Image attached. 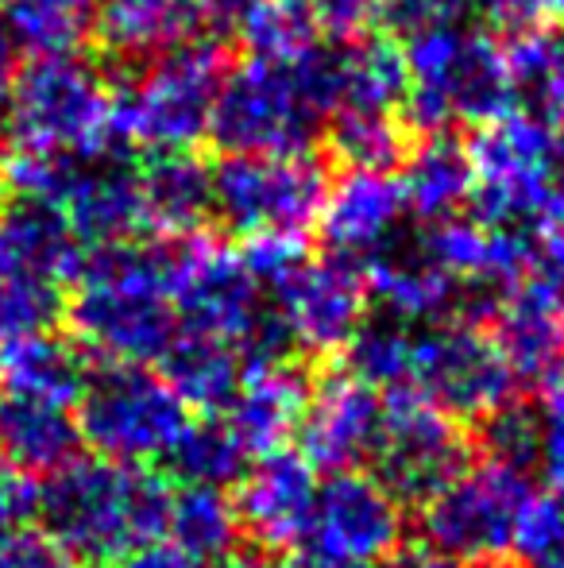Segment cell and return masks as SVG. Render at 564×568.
Returning a JSON list of instances; mask_svg holds the SVG:
<instances>
[{
  "instance_id": "cell-26",
  "label": "cell",
  "mask_w": 564,
  "mask_h": 568,
  "mask_svg": "<svg viewBox=\"0 0 564 568\" xmlns=\"http://www.w3.org/2000/svg\"><path fill=\"white\" fill-rule=\"evenodd\" d=\"M136 179L147 229L163 236H189L213 213V166L194 151H151Z\"/></svg>"
},
{
  "instance_id": "cell-54",
  "label": "cell",
  "mask_w": 564,
  "mask_h": 568,
  "mask_svg": "<svg viewBox=\"0 0 564 568\" xmlns=\"http://www.w3.org/2000/svg\"><path fill=\"white\" fill-rule=\"evenodd\" d=\"M0 135H4V98H0Z\"/></svg>"
},
{
  "instance_id": "cell-15",
  "label": "cell",
  "mask_w": 564,
  "mask_h": 568,
  "mask_svg": "<svg viewBox=\"0 0 564 568\" xmlns=\"http://www.w3.org/2000/svg\"><path fill=\"white\" fill-rule=\"evenodd\" d=\"M279 291V317L290 341L306 352H340L363 325L368 310V278L363 263L352 255L306 260Z\"/></svg>"
},
{
  "instance_id": "cell-42",
  "label": "cell",
  "mask_w": 564,
  "mask_h": 568,
  "mask_svg": "<svg viewBox=\"0 0 564 568\" xmlns=\"http://www.w3.org/2000/svg\"><path fill=\"white\" fill-rule=\"evenodd\" d=\"M537 434H542V414H534L522 403H503L488 418H480L483 456L526 471V476L537 460Z\"/></svg>"
},
{
  "instance_id": "cell-29",
  "label": "cell",
  "mask_w": 564,
  "mask_h": 568,
  "mask_svg": "<svg viewBox=\"0 0 564 568\" xmlns=\"http://www.w3.org/2000/svg\"><path fill=\"white\" fill-rule=\"evenodd\" d=\"M85 383H90V372H85L82 348L62 337L35 333V337L0 348V390L70 406L82 398Z\"/></svg>"
},
{
  "instance_id": "cell-22",
  "label": "cell",
  "mask_w": 564,
  "mask_h": 568,
  "mask_svg": "<svg viewBox=\"0 0 564 568\" xmlns=\"http://www.w3.org/2000/svg\"><path fill=\"white\" fill-rule=\"evenodd\" d=\"M62 217L82 240V247H109V244H129L147 229V213H143V194L136 171L121 163H105L82 171L78 166L74 182H70L66 197H62Z\"/></svg>"
},
{
  "instance_id": "cell-37",
  "label": "cell",
  "mask_w": 564,
  "mask_h": 568,
  "mask_svg": "<svg viewBox=\"0 0 564 568\" xmlns=\"http://www.w3.org/2000/svg\"><path fill=\"white\" fill-rule=\"evenodd\" d=\"M236 31H240L252 59L264 62H290L321 43L309 0H252Z\"/></svg>"
},
{
  "instance_id": "cell-3",
  "label": "cell",
  "mask_w": 564,
  "mask_h": 568,
  "mask_svg": "<svg viewBox=\"0 0 564 568\" xmlns=\"http://www.w3.org/2000/svg\"><path fill=\"white\" fill-rule=\"evenodd\" d=\"M225 74V51L213 39H186L151 59L136 82H116L109 93L113 148L140 143L147 151H189L209 135V113Z\"/></svg>"
},
{
  "instance_id": "cell-38",
  "label": "cell",
  "mask_w": 564,
  "mask_h": 568,
  "mask_svg": "<svg viewBox=\"0 0 564 568\" xmlns=\"http://www.w3.org/2000/svg\"><path fill=\"white\" fill-rule=\"evenodd\" d=\"M348 375L363 387L399 390L414 379V337L402 329V322H363L345 344Z\"/></svg>"
},
{
  "instance_id": "cell-6",
  "label": "cell",
  "mask_w": 564,
  "mask_h": 568,
  "mask_svg": "<svg viewBox=\"0 0 564 568\" xmlns=\"http://www.w3.org/2000/svg\"><path fill=\"white\" fill-rule=\"evenodd\" d=\"M78 429L98 456L116 464L166 460L189 426V406L147 367H105L82 390Z\"/></svg>"
},
{
  "instance_id": "cell-12",
  "label": "cell",
  "mask_w": 564,
  "mask_h": 568,
  "mask_svg": "<svg viewBox=\"0 0 564 568\" xmlns=\"http://www.w3.org/2000/svg\"><path fill=\"white\" fill-rule=\"evenodd\" d=\"M171 306L186 333L240 344L256 317L259 283L244 267L240 252L213 244L202 232L174 236V271H171Z\"/></svg>"
},
{
  "instance_id": "cell-50",
  "label": "cell",
  "mask_w": 564,
  "mask_h": 568,
  "mask_svg": "<svg viewBox=\"0 0 564 568\" xmlns=\"http://www.w3.org/2000/svg\"><path fill=\"white\" fill-rule=\"evenodd\" d=\"M248 4L252 0H202V16L217 31H236V23L248 12Z\"/></svg>"
},
{
  "instance_id": "cell-14",
  "label": "cell",
  "mask_w": 564,
  "mask_h": 568,
  "mask_svg": "<svg viewBox=\"0 0 564 568\" xmlns=\"http://www.w3.org/2000/svg\"><path fill=\"white\" fill-rule=\"evenodd\" d=\"M410 82L429 85L444 98L452 120L468 124H491L506 116L514 105L506 54L483 31H425L407 47Z\"/></svg>"
},
{
  "instance_id": "cell-18",
  "label": "cell",
  "mask_w": 564,
  "mask_h": 568,
  "mask_svg": "<svg viewBox=\"0 0 564 568\" xmlns=\"http://www.w3.org/2000/svg\"><path fill=\"white\" fill-rule=\"evenodd\" d=\"M495 341L514 383L550 395L564 383V298L534 283H519L499 298Z\"/></svg>"
},
{
  "instance_id": "cell-28",
  "label": "cell",
  "mask_w": 564,
  "mask_h": 568,
  "mask_svg": "<svg viewBox=\"0 0 564 568\" xmlns=\"http://www.w3.org/2000/svg\"><path fill=\"white\" fill-rule=\"evenodd\" d=\"M506 74H511L514 105L537 124L561 132L564 128V28L542 23L511 36L503 47Z\"/></svg>"
},
{
  "instance_id": "cell-43",
  "label": "cell",
  "mask_w": 564,
  "mask_h": 568,
  "mask_svg": "<svg viewBox=\"0 0 564 568\" xmlns=\"http://www.w3.org/2000/svg\"><path fill=\"white\" fill-rule=\"evenodd\" d=\"M475 0H379L376 20L391 31L394 39H418L425 31L460 28Z\"/></svg>"
},
{
  "instance_id": "cell-4",
  "label": "cell",
  "mask_w": 564,
  "mask_h": 568,
  "mask_svg": "<svg viewBox=\"0 0 564 568\" xmlns=\"http://www.w3.org/2000/svg\"><path fill=\"white\" fill-rule=\"evenodd\" d=\"M4 128L12 148L70 159L116 155L109 132V90L74 54H31L8 82Z\"/></svg>"
},
{
  "instance_id": "cell-5",
  "label": "cell",
  "mask_w": 564,
  "mask_h": 568,
  "mask_svg": "<svg viewBox=\"0 0 564 568\" xmlns=\"http://www.w3.org/2000/svg\"><path fill=\"white\" fill-rule=\"evenodd\" d=\"M472 213L488 229H519L534 221L564 171L561 132L526 113H506L475 132L472 148Z\"/></svg>"
},
{
  "instance_id": "cell-55",
  "label": "cell",
  "mask_w": 564,
  "mask_h": 568,
  "mask_svg": "<svg viewBox=\"0 0 564 568\" xmlns=\"http://www.w3.org/2000/svg\"><path fill=\"white\" fill-rule=\"evenodd\" d=\"M301 568H309V565H301Z\"/></svg>"
},
{
  "instance_id": "cell-52",
  "label": "cell",
  "mask_w": 564,
  "mask_h": 568,
  "mask_svg": "<svg viewBox=\"0 0 564 568\" xmlns=\"http://www.w3.org/2000/svg\"><path fill=\"white\" fill-rule=\"evenodd\" d=\"M213 568H275L271 565V557H264V554H256V549H252V554H225L221 557V561H213Z\"/></svg>"
},
{
  "instance_id": "cell-51",
  "label": "cell",
  "mask_w": 564,
  "mask_h": 568,
  "mask_svg": "<svg viewBox=\"0 0 564 568\" xmlns=\"http://www.w3.org/2000/svg\"><path fill=\"white\" fill-rule=\"evenodd\" d=\"M379 568H457V561L452 557H444L441 549H407V554H394L387 565Z\"/></svg>"
},
{
  "instance_id": "cell-20",
  "label": "cell",
  "mask_w": 564,
  "mask_h": 568,
  "mask_svg": "<svg viewBox=\"0 0 564 568\" xmlns=\"http://www.w3.org/2000/svg\"><path fill=\"white\" fill-rule=\"evenodd\" d=\"M422 252L452 283L480 286V291H495V286H519L526 278L530 263V236L519 229H488L480 221H437L425 232Z\"/></svg>"
},
{
  "instance_id": "cell-39",
  "label": "cell",
  "mask_w": 564,
  "mask_h": 568,
  "mask_svg": "<svg viewBox=\"0 0 564 568\" xmlns=\"http://www.w3.org/2000/svg\"><path fill=\"white\" fill-rule=\"evenodd\" d=\"M522 568H564V495H530L511 534Z\"/></svg>"
},
{
  "instance_id": "cell-2",
  "label": "cell",
  "mask_w": 564,
  "mask_h": 568,
  "mask_svg": "<svg viewBox=\"0 0 564 568\" xmlns=\"http://www.w3.org/2000/svg\"><path fill=\"white\" fill-rule=\"evenodd\" d=\"M171 487L140 464L70 460L39 495L47 534L78 561H124L166 530Z\"/></svg>"
},
{
  "instance_id": "cell-31",
  "label": "cell",
  "mask_w": 564,
  "mask_h": 568,
  "mask_svg": "<svg viewBox=\"0 0 564 568\" xmlns=\"http://www.w3.org/2000/svg\"><path fill=\"white\" fill-rule=\"evenodd\" d=\"M163 379L186 406L205 414L228 410L244 379V359L233 344L178 333L163 356Z\"/></svg>"
},
{
  "instance_id": "cell-7",
  "label": "cell",
  "mask_w": 564,
  "mask_h": 568,
  "mask_svg": "<svg viewBox=\"0 0 564 568\" xmlns=\"http://www.w3.org/2000/svg\"><path fill=\"white\" fill-rule=\"evenodd\" d=\"M329 179L314 155H221L213 213L236 236H301L321 217Z\"/></svg>"
},
{
  "instance_id": "cell-35",
  "label": "cell",
  "mask_w": 564,
  "mask_h": 568,
  "mask_svg": "<svg viewBox=\"0 0 564 568\" xmlns=\"http://www.w3.org/2000/svg\"><path fill=\"white\" fill-rule=\"evenodd\" d=\"M248 449L240 445V437L233 434L225 418H205V422H189L182 442L174 445L166 464L182 484L194 487H225V484H240V476L248 471Z\"/></svg>"
},
{
  "instance_id": "cell-23",
  "label": "cell",
  "mask_w": 564,
  "mask_h": 568,
  "mask_svg": "<svg viewBox=\"0 0 564 568\" xmlns=\"http://www.w3.org/2000/svg\"><path fill=\"white\" fill-rule=\"evenodd\" d=\"M309 406V383L294 364H267L248 367L240 379V390L228 403V426L240 437L248 453H275L286 445V437L298 434L301 414Z\"/></svg>"
},
{
  "instance_id": "cell-24",
  "label": "cell",
  "mask_w": 564,
  "mask_h": 568,
  "mask_svg": "<svg viewBox=\"0 0 564 568\" xmlns=\"http://www.w3.org/2000/svg\"><path fill=\"white\" fill-rule=\"evenodd\" d=\"M82 429L70 406L0 390V460L23 476H54L78 460Z\"/></svg>"
},
{
  "instance_id": "cell-40",
  "label": "cell",
  "mask_w": 564,
  "mask_h": 568,
  "mask_svg": "<svg viewBox=\"0 0 564 568\" xmlns=\"http://www.w3.org/2000/svg\"><path fill=\"white\" fill-rule=\"evenodd\" d=\"M59 314V286L0 275V348L23 337H35V333H51Z\"/></svg>"
},
{
  "instance_id": "cell-25",
  "label": "cell",
  "mask_w": 564,
  "mask_h": 568,
  "mask_svg": "<svg viewBox=\"0 0 564 568\" xmlns=\"http://www.w3.org/2000/svg\"><path fill=\"white\" fill-rule=\"evenodd\" d=\"M368 298L383 302L391 322H437L457 306V283L422 244H383L363 260Z\"/></svg>"
},
{
  "instance_id": "cell-34",
  "label": "cell",
  "mask_w": 564,
  "mask_h": 568,
  "mask_svg": "<svg viewBox=\"0 0 564 568\" xmlns=\"http://www.w3.org/2000/svg\"><path fill=\"white\" fill-rule=\"evenodd\" d=\"M101 0H8V36L31 54H70L98 23Z\"/></svg>"
},
{
  "instance_id": "cell-36",
  "label": "cell",
  "mask_w": 564,
  "mask_h": 568,
  "mask_svg": "<svg viewBox=\"0 0 564 568\" xmlns=\"http://www.w3.org/2000/svg\"><path fill=\"white\" fill-rule=\"evenodd\" d=\"M329 151L348 171L391 174L407 159V128L391 113L340 109L329 128Z\"/></svg>"
},
{
  "instance_id": "cell-47",
  "label": "cell",
  "mask_w": 564,
  "mask_h": 568,
  "mask_svg": "<svg viewBox=\"0 0 564 568\" xmlns=\"http://www.w3.org/2000/svg\"><path fill=\"white\" fill-rule=\"evenodd\" d=\"M534 468L557 495H564V383L550 390V406L542 414V434H537V460Z\"/></svg>"
},
{
  "instance_id": "cell-27",
  "label": "cell",
  "mask_w": 564,
  "mask_h": 568,
  "mask_svg": "<svg viewBox=\"0 0 564 568\" xmlns=\"http://www.w3.org/2000/svg\"><path fill=\"white\" fill-rule=\"evenodd\" d=\"M202 23V0H101L93 31L116 59H158Z\"/></svg>"
},
{
  "instance_id": "cell-48",
  "label": "cell",
  "mask_w": 564,
  "mask_h": 568,
  "mask_svg": "<svg viewBox=\"0 0 564 568\" xmlns=\"http://www.w3.org/2000/svg\"><path fill=\"white\" fill-rule=\"evenodd\" d=\"M530 236V263L522 283H534L542 291L564 298V236L557 232H526Z\"/></svg>"
},
{
  "instance_id": "cell-45",
  "label": "cell",
  "mask_w": 564,
  "mask_h": 568,
  "mask_svg": "<svg viewBox=\"0 0 564 568\" xmlns=\"http://www.w3.org/2000/svg\"><path fill=\"white\" fill-rule=\"evenodd\" d=\"M0 568H70V557L39 526H12L0 530Z\"/></svg>"
},
{
  "instance_id": "cell-21",
  "label": "cell",
  "mask_w": 564,
  "mask_h": 568,
  "mask_svg": "<svg viewBox=\"0 0 564 568\" xmlns=\"http://www.w3.org/2000/svg\"><path fill=\"white\" fill-rule=\"evenodd\" d=\"M402 210H407L402 186L391 174L348 171L345 179H337L329 186L317 225H321L329 252L356 260V255H371L376 247L387 244Z\"/></svg>"
},
{
  "instance_id": "cell-30",
  "label": "cell",
  "mask_w": 564,
  "mask_h": 568,
  "mask_svg": "<svg viewBox=\"0 0 564 568\" xmlns=\"http://www.w3.org/2000/svg\"><path fill=\"white\" fill-rule=\"evenodd\" d=\"M472 159L452 135H425L414 155L402 159V202L429 225L449 221L472 197Z\"/></svg>"
},
{
  "instance_id": "cell-9",
  "label": "cell",
  "mask_w": 564,
  "mask_h": 568,
  "mask_svg": "<svg viewBox=\"0 0 564 568\" xmlns=\"http://www.w3.org/2000/svg\"><path fill=\"white\" fill-rule=\"evenodd\" d=\"M371 460H376V479L394 499L425 507L468 468V437L422 390L399 387L387 390Z\"/></svg>"
},
{
  "instance_id": "cell-44",
  "label": "cell",
  "mask_w": 564,
  "mask_h": 568,
  "mask_svg": "<svg viewBox=\"0 0 564 568\" xmlns=\"http://www.w3.org/2000/svg\"><path fill=\"white\" fill-rule=\"evenodd\" d=\"M240 260L256 283L279 286L306 263V244H301V236H279V232L248 236L240 247Z\"/></svg>"
},
{
  "instance_id": "cell-46",
  "label": "cell",
  "mask_w": 564,
  "mask_h": 568,
  "mask_svg": "<svg viewBox=\"0 0 564 568\" xmlns=\"http://www.w3.org/2000/svg\"><path fill=\"white\" fill-rule=\"evenodd\" d=\"M309 12L317 20V31L332 43H356L376 23L379 0H309Z\"/></svg>"
},
{
  "instance_id": "cell-32",
  "label": "cell",
  "mask_w": 564,
  "mask_h": 568,
  "mask_svg": "<svg viewBox=\"0 0 564 568\" xmlns=\"http://www.w3.org/2000/svg\"><path fill=\"white\" fill-rule=\"evenodd\" d=\"M166 534L197 565L221 561L225 554H233L236 538H240V518H236V507L221 487L182 484L178 491H171Z\"/></svg>"
},
{
  "instance_id": "cell-11",
  "label": "cell",
  "mask_w": 564,
  "mask_h": 568,
  "mask_svg": "<svg viewBox=\"0 0 564 568\" xmlns=\"http://www.w3.org/2000/svg\"><path fill=\"white\" fill-rule=\"evenodd\" d=\"M534 495L526 471L506 468L499 460L472 464L444 491L425 503V538L444 557H499L511 546L514 523Z\"/></svg>"
},
{
  "instance_id": "cell-10",
  "label": "cell",
  "mask_w": 564,
  "mask_h": 568,
  "mask_svg": "<svg viewBox=\"0 0 564 568\" xmlns=\"http://www.w3.org/2000/svg\"><path fill=\"white\" fill-rule=\"evenodd\" d=\"M402 507L376 476L332 471L301 534L309 568H379L399 554Z\"/></svg>"
},
{
  "instance_id": "cell-16",
  "label": "cell",
  "mask_w": 564,
  "mask_h": 568,
  "mask_svg": "<svg viewBox=\"0 0 564 568\" xmlns=\"http://www.w3.org/2000/svg\"><path fill=\"white\" fill-rule=\"evenodd\" d=\"M317 487L321 484H317L314 464L301 453H264V460L240 476V491L233 503L240 530L267 554L298 546L314 515Z\"/></svg>"
},
{
  "instance_id": "cell-19",
  "label": "cell",
  "mask_w": 564,
  "mask_h": 568,
  "mask_svg": "<svg viewBox=\"0 0 564 568\" xmlns=\"http://www.w3.org/2000/svg\"><path fill=\"white\" fill-rule=\"evenodd\" d=\"M85 263V247L59 205L16 197L0 210V275L31 283H70Z\"/></svg>"
},
{
  "instance_id": "cell-1",
  "label": "cell",
  "mask_w": 564,
  "mask_h": 568,
  "mask_svg": "<svg viewBox=\"0 0 564 568\" xmlns=\"http://www.w3.org/2000/svg\"><path fill=\"white\" fill-rule=\"evenodd\" d=\"M174 236L155 244L90 247L70 302L78 348L109 367H147L178 337L171 306Z\"/></svg>"
},
{
  "instance_id": "cell-33",
  "label": "cell",
  "mask_w": 564,
  "mask_h": 568,
  "mask_svg": "<svg viewBox=\"0 0 564 568\" xmlns=\"http://www.w3.org/2000/svg\"><path fill=\"white\" fill-rule=\"evenodd\" d=\"M340 74H345V101H340V109L394 113L410 90L407 51L391 36L348 43L340 51Z\"/></svg>"
},
{
  "instance_id": "cell-53",
  "label": "cell",
  "mask_w": 564,
  "mask_h": 568,
  "mask_svg": "<svg viewBox=\"0 0 564 568\" xmlns=\"http://www.w3.org/2000/svg\"><path fill=\"white\" fill-rule=\"evenodd\" d=\"M475 568H522V565L506 561V557H483V561H475Z\"/></svg>"
},
{
  "instance_id": "cell-13",
  "label": "cell",
  "mask_w": 564,
  "mask_h": 568,
  "mask_svg": "<svg viewBox=\"0 0 564 568\" xmlns=\"http://www.w3.org/2000/svg\"><path fill=\"white\" fill-rule=\"evenodd\" d=\"M437 410L449 418H488L511 403L514 375L499 344L472 322L433 325L414 341V379Z\"/></svg>"
},
{
  "instance_id": "cell-56",
  "label": "cell",
  "mask_w": 564,
  "mask_h": 568,
  "mask_svg": "<svg viewBox=\"0 0 564 568\" xmlns=\"http://www.w3.org/2000/svg\"><path fill=\"white\" fill-rule=\"evenodd\" d=\"M561 179H564V171H561Z\"/></svg>"
},
{
  "instance_id": "cell-8",
  "label": "cell",
  "mask_w": 564,
  "mask_h": 568,
  "mask_svg": "<svg viewBox=\"0 0 564 568\" xmlns=\"http://www.w3.org/2000/svg\"><path fill=\"white\" fill-rule=\"evenodd\" d=\"M321 116L298 98L283 62L248 59L228 70L209 113V135L225 155H301Z\"/></svg>"
},
{
  "instance_id": "cell-49",
  "label": "cell",
  "mask_w": 564,
  "mask_h": 568,
  "mask_svg": "<svg viewBox=\"0 0 564 568\" xmlns=\"http://www.w3.org/2000/svg\"><path fill=\"white\" fill-rule=\"evenodd\" d=\"M124 568H197V561L182 554L174 541H147L124 557Z\"/></svg>"
},
{
  "instance_id": "cell-41",
  "label": "cell",
  "mask_w": 564,
  "mask_h": 568,
  "mask_svg": "<svg viewBox=\"0 0 564 568\" xmlns=\"http://www.w3.org/2000/svg\"><path fill=\"white\" fill-rule=\"evenodd\" d=\"M74 174H78V159L54 155V151L12 148L4 155V163H0V182L16 197H28V202H43V205H62Z\"/></svg>"
},
{
  "instance_id": "cell-17",
  "label": "cell",
  "mask_w": 564,
  "mask_h": 568,
  "mask_svg": "<svg viewBox=\"0 0 564 568\" xmlns=\"http://www.w3.org/2000/svg\"><path fill=\"white\" fill-rule=\"evenodd\" d=\"M383 403L371 387L356 383L348 372L321 379V387L309 390V406L301 414V456L314 468L352 471L376 449Z\"/></svg>"
}]
</instances>
